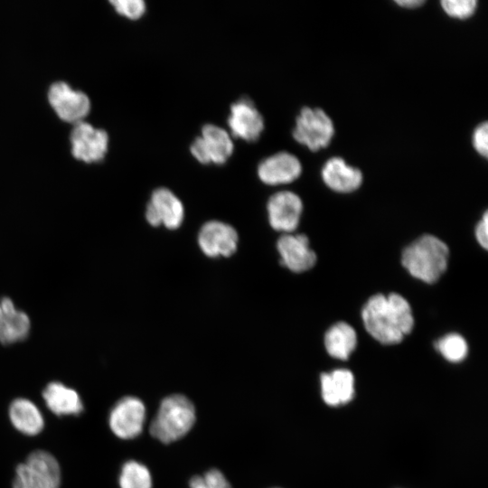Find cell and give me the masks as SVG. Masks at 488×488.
Returning a JSON list of instances; mask_svg holds the SVG:
<instances>
[{"instance_id": "cell-19", "label": "cell", "mask_w": 488, "mask_h": 488, "mask_svg": "<svg viewBox=\"0 0 488 488\" xmlns=\"http://www.w3.org/2000/svg\"><path fill=\"white\" fill-rule=\"evenodd\" d=\"M322 397L330 406L348 403L354 395V378L349 370L338 369L321 375Z\"/></svg>"}, {"instance_id": "cell-25", "label": "cell", "mask_w": 488, "mask_h": 488, "mask_svg": "<svg viewBox=\"0 0 488 488\" xmlns=\"http://www.w3.org/2000/svg\"><path fill=\"white\" fill-rule=\"evenodd\" d=\"M115 11L130 20L141 18L146 11V4L143 0H110Z\"/></svg>"}, {"instance_id": "cell-8", "label": "cell", "mask_w": 488, "mask_h": 488, "mask_svg": "<svg viewBox=\"0 0 488 488\" xmlns=\"http://www.w3.org/2000/svg\"><path fill=\"white\" fill-rule=\"evenodd\" d=\"M71 155L86 164L101 162L108 150L109 136L106 130L94 127L81 121L75 125L70 134Z\"/></svg>"}, {"instance_id": "cell-5", "label": "cell", "mask_w": 488, "mask_h": 488, "mask_svg": "<svg viewBox=\"0 0 488 488\" xmlns=\"http://www.w3.org/2000/svg\"><path fill=\"white\" fill-rule=\"evenodd\" d=\"M334 124L322 108L304 107L296 117L293 137L311 151L327 147L333 136Z\"/></svg>"}, {"instance_id": "cell-22", "label": "cell", "mask_w": 488, "mask_h": 488, "mask_svg": "<svg viewBox=\"0 0 488 488\" xmlns=\"http://www.w3.org/2000/svg\"><path fill=\"white\" fill-rule=\"evenodd\" d=\"M118 483L120 488H152V478L145 465L130 460L123 464Z\"/></svg>"}, {"instance_id": "cell-27", "label": "cell", "mask_w": 488, "mask_h": 488, "mask_svg": "<svg viewBox=\"0 0 488 488\" xmlns=\"http://www.w3.org/2000/svg\"><path fill=\"white\" fill-rule=\"evenodd\" d=\"M203 480L209 488H231L230 483L218 469L206 472Z\"/></svg>"}, {"instance_id": "cell-9", "label": "cell", "mask_w": 488, "mask_h": 488, "mask_svg": "<svg viewBox=\"0 0 488 488\" xmlns=\"http://www.w3.org/2000/svg\"><path fill=\"white\" fill-rule=\"evenodd\" d=\"M145 419V408L141 399L127 396L111 408L108 426L118 438L128 440L140 435Z\"/></svg>"}, {"instance_id": "cell-13", "label": "cell", "mask_w": 488, "mask_h": 488, "mask_svg": "<svg viewBox=\"0 0 488 488\" xmlns=\"http://www.w3.org/2000/svg\"><path fill=\"white\" fill-rule=\"evenodd\" d=\"M238 241L236 230L220 221H207L202 226L198 235L201 250L210 258L231 256L237 250Z\"/></svg>"}, {"instance_id": "cell-28", "label": "cell", "mask_w": 488, "mask_h": 488, "mask_svg": "<svg viewBox=\"0 0 488 488\" xmlns=\"http://www.w3.org/2000/svg\"><path fill=\"white\" fill-rule=\"evenodd\" d=\"M475 238L484 249L488 248V214L484 211L482 220L475 227Z\"/></svg>"}, {"instance_id": "cell-15", "label": "cell", "mask_w": 488, "mask_h": 488, "mask_svg": "<svg viewBox=\"0 0 488 488\" xmlns=\"http://www.w3.org/2000/svg\"><path fill=\"white\" fill-rule=\"evenodd\" d=\"M277 248L281 263L293 272L306 271L316 262L315 252L304 234L284 233L278 239Z\"/></svg>"}, {"instance_id": "cell-26", "label": "cell", "mask_w": 488, "mask_h": 488, "mask_svg": "<svg viewBox=\"0 0 488 488\" xmlns=\"http://www.w3.org/2000/svg\"><path fill=\"white\" fill-rule=\"evenodd\" d=\"M472 145L475 152L486 158L488 155V123H480L472 135Z\"/></svg>"}, {"instance_id": "cell-11", "label": "cell", "mask_w": 488, "mask_h": 488, "mask_svg": "<svg viewBox=\"0 0 488 488\" xmlns=\"http://www.w3.org/2000/svg\"><path fill=\"white\" fill-rule=\"evenodd\" d=\"M231 137L254 142L264 131V117L254 103L242 98L231 104L227 119Z\"/></svg>"}, {"instance_id": "cell-4", "label": "cell", "mask_w": 488, "mask_h": 488, "mask_svg": "<svg viewBox=\"0 0 488 488\" xmlns=\"http://www.w3.org/2000/svg\"><path fill=\"white\" fill-rule=\"evenodd\" d=\"M61 469L50 452L37 449L31 452L14 471L13 488H60Z\"/></svg>"}, {"instance_id": "cell-21", "label": "cell", "mask_w": 488, "mask_h": 488, "mask_svg": "<svg viewBox=\"0 0 488 488\" xmlns=\"http://www.w3.org/2000/svg\"><path fill=\"white\" fill-rule=\"evenodd\" d=\"M357 345V334L345 322L333 324L325 333L324 346L332 357L347 360Z\"/></svg>"}, {"instance_id": "cell-3", "label": "cell", "mask_w": 488, "mask_h": 488, "mask_svg": "<svg viewBox=\"0 0 488 488\" xmlns=\"http://www.w3.org/2000/svg\"><path fill=\"white\" fill-rule=\"evenodd\" d=\"M195 422V408L183 395L174 394L164 398L150 424V434L164 444L176 441L185 436Z\"/></svg>"}, {"instance_id": "cell-23", "label": "cell", "mask_w": 488, "mask_h": 488, "mask_svg": "<svg viewBox=\"0 0 488 488\" xmlns=\"http://www.w3.org/2000/svg\"><path fill=\"white\" fill-rule=\"evenodd\" d=\"M436 350L449 361L458 362L463 361L468 352L467 343L458 333H448L436 343Z\"/></svg>"}, {"instance_id": "cell-7", "label": "cell", "mask_w": 488, "mask_h": 488, "mask_svg": "<svg viewBox=\"0 0 488 488\" xmlns=\"http://www.w3.org/2000/svg\"><path fill=\"white\" fill-rule=\"evenodd\" d=\"M47 99L58 117L73 125L84 121L91 109L90 99L85 92L73 89L70 84L61 80L49 87Z\"/></svg>"}, {"instance_id": "cell-17", "label": "cell", "mask_w": 488, "mask_h": 488, "mask_svg": "<svg viewBox=\"0 0 488 488\" xmlns=\"http://www.w3.org/2000/svg\"><path fill=\"white\" fill-rule=\"evenodd\" d=\"M42 396L46 407L56 416H79L84 410L79 393L61 382L48 383L42 389Z\"/></svg>"}, {"instance_id": "cell-12", "label": "cell", "mask_w": 488, "mask_h": 488, "mask_svg": "<svg viewBox=\"0 0 488 488\" xmlns=\"http://www.w3.org/2000/svg\"><path fill=\"white\" fill-rule=\"evenodd\" d=\"M303 211L300 197L291 191H280L272 194L267 202L270 226L277 231L293 233L299 224Z\"/></svg>"}, {"instance_id": "cell-6", "label": "cell", "mask_w": 488, "mask_h": 488, "mask_svg": "<svg viewBox=\"0 0 488 488\" xmlns=\"http://www.w3.org/2000/svg\"><path fill=\"white\" fill-rule=\"evenodd\" d=\"M234 151V143L230 134L224 128L205 124L201 135L194 138L190 145L192 155L201 164H225Z\"/></svg>"}, {"instance_id": "cell-16", "label": "cell", "mask_w": 488, "mask_h": 488, "mask_svg": "<svg viewBox=\"0 0 488 488\" xmlns=\"http://www.w3.org/2000/svg\"><path fill=\"white\" fill-rule=\"evenodd\" d=\"M321 175L328 188L340 193H349L358 190L363 181L362 172L348 164L340 156H333L326 160Z\"/></svg>"}, {"instance_id": "cell-1", "label": "cell", "mask_w": 488, "mask_h": 488, "mask_svg": "<svg viewBox=\"0 0 488 488\" xmlns=\"http://www.w3.org/2000/svg\"><path fill=\"white\" fill-rule=\"evenodd\" d=\"M361 318L367 332L383 344L400 343L414 326L409 303L397 293L371 296L361 310Z\"/></svg>"}, {"instance_id": "cell-18", "label": "cell", "mask_w": 488, "mask_h": 488, "mask_svg": "<svg viewBox=\"0 0 488 488\" xmlns=\"http://www.w3.org/2000/svg\"><path fill=\"white\" fill-rule=\"evenodd\" d=\"M29 316L15 308L9 297L0 300V343L12 344L24 340L29 334Z\"/></svg>"}, {"instance_id": "cell-29", "label": "cell", "mask_w": 488, "mask_h": 488, "mask_svg": "<svg viewBox=\"0 0 488 488\" xmlns=\"http://www.w3.org/2000/svg\"><path fill=\"white\" fill-rule=\"evenodd\" d=\"M395 3L404 8H417L425 4L424 0H396Z\"/></svg>"}, {"instance_id": "cell-20", "label": "cell", "mask_w": 488, "mask_h": 488, "mask_svg": "<svg viewBox=\"0 0 488 488\" xmlns=\"http://www.w3.org/2000/svg\"><path fill=\"white\" fill-rule=\"evenodd\" d=\"M8 417L13 427L25 436H36L44 427L41 410L26 398H16L10 403Z\"/></svg>"}, {"instance_id": "cell-30", "label": "cell", "mask_w": 488, "mask_h": 488, "mask_svg": "<svg viewBox=\"0 0 488 488\" xmlns=\"http://www.w3.org/2000/svg\"><path fill=\"white\" fill-rule=\"evenodd\" d=\"M190 488H209L202 476H193L189 482Z\"/></svg>"}, {"instance_id": "cell-14", "label": "cell", "mask_w": 488, "mask_h": 488, "mask_svg": "<svg viewBox=\"0 0 488 488\" xmlns=\"http://www.w3.org/2000/svg\"><path fill=\"white\" fill-rule=\"evenodd\" d=\"M258 176L267 185L287 184L302 174V164L297 156L280 151L264 158L258 165Z\"/></svg>"}, {"instance_id": "cell-24", "label": "cell", "mask_w": 488, "mask_h": 488, "mask_svg": "<svg viewBox=\"0 0 488 488\" xmlns=\"http://www.w3.org/2000/svg\"><path fill=\"white\" fill-rule=\"evenodd\" d=\"M440 5L448 16L466 19L474 14L478 2L476 0H442Z\"/></svg>"}, {"instance_id": "cell-2", "label": "cell", "mask_w": 488, "mask_h": 488, "mask_svg": "<svg viewBox=\"0 0 488 488\" xmlns=\"http://www.w3.org/2000/svg\"><path fill=\"white\" fill-rule=\"evenodd\" d=\"M448 258L446 244L436 236L426 234L405 248L401 262L412 277L431 284L446 271Z\"/></svg>"}, {"instance_id": "cell-10", "label": "cell", "mask_w": 488, "mask_h": 488, "mask_svg": "<svg viewBox=\"0 0 488 488\" xmlns=\"http://www.w3.org/2000/svg\"><path fill=\"white\" fill-rule=\"evenodd\" d=\"M145 219L154 227L164 225L168 230H176L184 219L183 204L170 189L159 187L151 194Z\"/></svg>"}]
</instances>
